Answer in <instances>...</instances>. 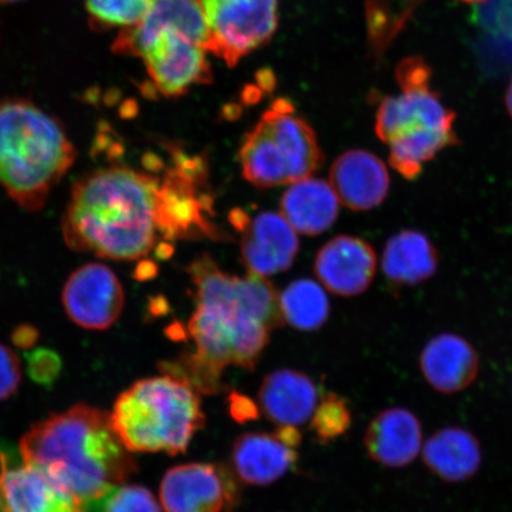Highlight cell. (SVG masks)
I'll return each mask as SVG.
<instances>
[{
	"mask_svg": "<svg viewBox=\"0 0 512 512\" xmlns=\"http://www.w3.org/2000/svg\"><path fill=\"white\" fill-rule=\"evenodd\" d=\"M460 2H464V3H480V2H485V0H460Z\"/></svg>",
	"mask_w": 512,
	"mask_h": 512,
	"instance_id": "cell-36",
	"label": "cell"
},
{
	"mask_svg": "<svg viewBox=\"0 0 512 512\" xmlns=\"http://www.w3.org/2000/svg\"><path fill=\"white\" fill-rule=\"evenodd\" d=\"M21 383V363L14 351L0 344V401L9 399Z\"/></svg>",
	"mask_w": 512,
	"mask_h": 512,
	"instance_id": "cell-29",
	"label": "cell"
},
{
	"mask_svg": "<svg viewBox=\"0 0 512 512\" xmlns=\"http://www.w3.org/2000/svg\"><path fill=\"white\" fill-rule=\"evenodd\" d=\"M229 412L240 424L258 419V407H256L255 402L239 393L230 394Z\"/></svg>",
	"mask_w": 512,
	"mask_h": 512,
	"instance_id": "cell-31",
	"label": "cell"
},
{
	"mask_svg": "<svg viewBox=\"0 0 512 512\" xmlns=\"http://www.w3.org/2000/svg\"><path fill=\"white\" fill-rule=\"evenodd\" d=\"M162 31H176L207 50L209 30L202 0H155L142 21L119 31L112 49L118 55L138 56L144 44Z\"/></svg>",
	"mask_w": 512,
	"mask_h": 512,
	"instance_id": "cell-14",
	"label": "cell"
},
{
	"mask_svg": "<svg viewBox=\"0 0 512 512\" xmlns=\"http://www.w3.org/2000/svg\"><path fill=\"white\" fill-rule=\"evenodd\" d=\"M297 462L296 448L287 445L275 432L242 433L232 448L236 476L249 485H271L293 470Z\"/></svg>",
	"mask_w": 512,
	"mask_h": 512,
	"instance_id": "cell-21",
	"label": "cell"
},
{
	"mask_svg": "<svg viewBox=\"0 0 512 512\" xmlns=\"http://www.w3.org/2000/svg\"><path fill=\"white\" fill-rule=\"evenodd\" d=\"M204 51L176 31H162L144 44L137 57H142L152 87L166 98H176L213 78Z\"/></svg>",
	"mask_w": 512,
	"mask_h": 512,
	"instance_id": "cell-10",
	"label": "cell"
},
{
	"mask_svg": "<svg viewBox=\"0 0 512 512\" xmlns=\"http://www.w3.org/2000/svg\"><path fill=\"white\" fill-rule=\"evenodd\" d=\"M420 369L430 386L443 394L469 388L479 374V357L472 344L459 335L440 334L421 352Z\"/></svg>",
	"mask_w": 512,
	"mask_h": 512,
	"instance_id": "cell-18",
	"label": "cell"
},
{
	"mask_svg": "<svg viewBox=\"0 0 512 512\" xmlns=\"http://www.w3.org/2000/svg\"><path fill=\"white\" fill-rule=\"evenodd\" d=\"M160 181L126 166L75 182L62 220L67 246L110 260H137L156 246Z\"/></svg>",
	"mask_w": 512,
	"mask_h": 512,
	"instance_id": "cell-2",
	"label": "cell"
},
{
	"mask_svg": "<svg viewBox=\"0 0 512 512\" xmlns=\"http://www.w3.org/2000/svg\"><path fill=\"white\" fill-rule=\"evenodd\" d=\"M339 200L331 184L307 177L293 183L281 200V215L296 232L318 235L328 230L338 216Z\"/></svg>",
	"mask_w": 512,
	"mask_h": 512,
	"instance_id": "cell-22",
	"label": "cell"
},
{
	"mask_svg": "<svg viewBox=\"0 0 512 512\" xmlns=\"http://www.w3.org/2000/svg\"><path fill=\"white\" fill-rule=\"evenodd\" d=\"M284 322L300 331H315L325 324L330 303L323 287L309 279L294 281L280 294Z\"/></svg>",
	"mask_w": 512,
	"mask_h": 512,
	"instance_id": "cell-25",
	"label": "cell"
},
{
	"mask_svg": "<svg viewBox=\"0 0 512 512\" xmlns=\"http://www.w3.org/2000/svg\"><path fill=\"white\" fill-rule=\"evenodd\" d=\"M142 266L143 267L138 268V272H137V278H139L140 280L149 279L152 277L153 274H155L152 272V270H153V268H155V266H153L151 264V262H144V264Z\"/></svg>",
	"mask_w": 512,
	"mask_h": 512,
	"instance_id": "cell-33",
	"label": "cell"
},
{
	"mask_svg": "<svg viewBox=\"0 0 512 512\" xmlns=\"http://www.w3.org/2000/svg\"><path fill=\"white\" fill-rule=\"evenodd\" d=\"M175 165L160 181L157 200V227L166 240L217 238L211 223V198L201 188L207 170L198 157H189L174 151Z\"/></svg>",
	"mask_w": 512,
	"mask_h": 512,
	"instance_id": "cell-8",
	"label": "cell"
},
{
	"mask_svg": "<svg viewBox=\"0 0 512 512\" xmlns=\"http://www.w3.org/2000/svg\"><path fill=\"white\" fill-rule=\"evenodd\" d=\"M17 2H21V0H0V4H12Z\"/></svg>",
	"mask_w": 512,
	"mask_h": 512,
	"instance_id": "cell-35",
	"label": "cell"
},
{
	"mask_svg": "<svg viewBox=\"0 0 512 512\" xmlns=\"http://www.w3.org/2000/svg\"><path fill=\"white\" fill-rule=\"evenodd\" d=\"M330 184L345 207L367 211L386 200L390 176L387 166L374 153L352 150L343 153L332 165Z\"/></svg>",
	"mask_w": 512,
	"mask_h": 512,
	"instance_id": "cell-17",
	"label": "cell"
},
{
	"mask_svg": "<svg viewBox=\"0 0 512 512\" xmlns=\"http://www.w3.org/2000/svg\"><path fill=\"white\" fill-rule=\"evenodd\" d=\"M207 50L229 67L265 44L278 25V0H202Z\"/></svg>",
	"mask_w": 512,
	"mask_h": 512,
	"instance_id": "cell-9",
	"label": "cell"
},
{
	"mask_svg": "<svg viewBox=\"0 0 512 512\" xmlns=\"http://www.w3.org/2000/svg\"><path fill=\"white\" fill-rule=\"evenodd\" d=\"M100 512H162L155 495L140 485H120L104 501Z\"/></svg>",
	"mask_w": 512,
	"mask_h": 512,
	"instance_id": "cell-28",
	"label": "cell"
},
{
	"mask_svg": "<svg viewBox=\"0 0 512 512\" xmlns=\"http://www.w3.org/2000/svg\"><path fill=\"white\" fill-rule=\"evenodd\" d=\"M111 419L128 451L172 457L187 452L206 424L197 390L169 374L133 383L115 401Z\"/></svg>",
	"mask_w": 512,
	"mask_h": 512,
	"instance_id": "cell-5",
	"label": "cell"
},
{
	"mask_svg": "<svg viewBox=\"0 0 512 512\" xmlns=\"http://www.w3.org/2000/svg\"><path fill=\"white\" fill-rule=\"evenodd\" d=\"M241 255L249 273L270 277L288 270L296 259V230L281 213H261L242 227Z\"/></svg>",
	"mask_w": 512,
	"mask_h": 512,
	"instance_id": "cell-16",
	"label": "cell"
},
{
	"mask_svg": "<svg viewBox=\"0 0 512 512\" xmlns=\"http://www.w3.org/2000/svg\"><path fill=\"white\" fill-rule=\"evenodd\" d=\"M352 424L351 408L347 400L336 393L320 398L311 418V430L320 444H329L349 431Z\"/></svg>",
	"mask_w": 512,
	"mask_h": 512,
	"instance_id": "cell-27",
	"label": "cell"
},
{
	"mask_svg": "<svg viewBox=\"0 0 512 512\" xmlns=\"http://www.w3.org/2000/svg\"><path fill=\"white\" fill-rule=\"evenodd\" d=\"M505 107H507V111L512 119V78L509 82L507 93H505Z\"/></svg>",
	"mask_w": 512,
	"mask_h": 512,
	"instance_id": "cell-34",
	"label": "cell"
},
{
	"mask_svg": "<svg viewBox=\"0 0 512 512\" xmlns=\"http://www.w3.org/2000/svg\"><path fill=\"white\" fill-rule=\"evenodd\" d=\"M242 174L258 188L293 184L311 177L323 156L315 131L279 99L248 132L240 150Z\"/></svg>",
	"mask_w": 512,
	"mask_h": 512,
	"instance_id": "cell-7",
	"label": "cell"
},
{
	"mask_svg": "<svg viewBox=\"0 0 512 512\" xmlns=\"http://www.w3.org/2000/svg\"><path fill=\"white\" fill-rule=\"evenodd\" d=\"M159 494L165 512H222L233 503L236 486L221 465L189 463L165 473Z\"/></svg>",
	"mask_w": 512,
	"mask_h": 512,
	"instance_id": "cell-13",
	"label": "cell"
},
{
	"mask_svg": "<svg viewBox=\"0 0 512 512\" xmlns=\"http://www.w3.org/2000/svg\"><path fill=\"white\" fill-rule=\"evenodd\" d=\"M482 458L478 439L462 427H446L435 432L422 448V459L428 469L450 483L475 476Z\"/></svg>",
	"mask_w": 512,
	"mask_h": 512,
	"instance_id": "cell-23",
	"label": "cell"
},
{
	"mask_svg": "<svg viewBox=\"0 0 512 512\" xmlns=\"http://www.w3.org/2000/svg\"><path fill=\"white\" fill-rule=\"evenodd\" d=\"M319 392L302 371L280 369L268 374L259 389V405L266 418L278 426L298 427L311 420Z\"/></svg>",
	"mask_w": 512,
	"mask_h": 512,
	"instance_id": "cell-20",
	"label": "cell"
},
{
	"mask_svg": "<svg viewBox=\"0 0 512 512\" xmlns=\"http://www.w3.org/2000/svg\"><path fill=\"white\" fill-rule=\"evenodd\" d=\"M19 452L23 462L91 504L104 501L137 470L111 414L86 405L37 422L24 434Z\"/></svg>",
	"mask_w": 512,
	"mask_h": 512,
	"instance_id": "cell-3",
	"label": "cell"
},
{
	"mask_svg": "<svg viewBox=\"0 0 512 512\" xmlns=\"http://www.w3.org/2000/svg\"><path fill=\"white\" fill-rule=\"evenodd\" d=\"M155 0H86L89 25L94 30L128 29L145 17Z\"/></svg>",
	"mask_w": 512,
	"mask_h": 512,
	"instance_id": "cell-26",
	"label": "cell"
},
{
	"mask_svg": "<svg viewBox=\"0 0 512 512\" xmlns=\"http://www.w3.org/2000/svg\"><path fill=\"white\" fill-rule=\"evenodd\" d=\"M75 158L59 119L28 100L0 104V185L19 207L42 209Z\"/></svg>",
	"mask_w": 512,
	"mask_h": 512,
	"instance_id": "cell-4",
	"label": "cell"
},
{
	"mask_svg": "<svg viewBox=\"0 0 512 512\" xmlns=\"http://www.w3.org/2000/svg\"><path fill=\"white\" fill-rule=\"evenodd\" d=\"M439 255L433 242L419 230H402L387 242L382 255V270L390 283L416 286L438 271Z\"/></svg>",
	"mask_w": 512,
	"mask_h": 512,
	"instance_id": "cell-24",
	"label": "cell"
},
{
	"mask_svg": "<svg viewBox=\"0 0 512 512\" xmlns=\"http://www.w3.org/2000/svg\"><path fill=\"white\" fill-rule=\"evenodd\" d=\"M196 310L188 324L195 350L177 361L163 362V373L188 382L198 393L215 394L230 366L253 370L283 325L280 294L265 277L240 278L220 270L209 255L189 267Z\"/></svg>",
	"mask_w": 512,
	"mask_h": 512,
	"instance_id": "cell-1",
	"label": "cell"
},
{
	"mask_svg": "<svg viewBox=\"0 0 512 512\" xmlns=\"http://www.w3.org/2000/svg\"><path fill=\"white\" fill-rule=\"evenodd\" d=\"M67 316L87 330H106L119 319L125 304L117 275L102 264H87L70 274L63 287Z\"/></svg>",
	"mask_w": 512,
	"mask_h": 512,
	"instance_id": "cell-11",
	"label": "cell"
},
{
	"mask_svg": "<svg viewBox=\"0 0 512 512\" xmlns=\"http://www.w3.org/2000/svg\"><path fill=\"white\" fill-rule=\"evenodd\" d=\"M400 88L399 95L381 101L375 132L389 147L392 168L414 181L441 151L459 144L456 113L433 91L431 81Z\"/></svg>",
	"mask_w": 512,
	"mask_h": 512,
	"instance_id": "cell-6",
	"label": "cell"
},
{
	"mask_svg": "<svg viewBox=\"0 0 512 512\" xmlns=\"http://www.w3.org/2000/svg\"><path fill=\"white\" fill-rule=\"evenodd\" d=\"M0 512H100L38 467L0 459Z\"/></svg>",
	"mask_w": 512,
	"mask_h": 512,
	"instance_id": "cell-12",
	"label": "cell"
},
{
	"mask_svg": "<svg viewBox=\"0 0 512 512\" xmlns=\"http://www.w3.org/2000/svg\"><path fill=\"white\" fill-rule=\"evenodd\" d=\"M364 445L375 463L401 469L412 464L422 447V425L406 408H389L370 422Z\"/></svg>",
	"mask_w": 512,
	"mask_h": 512,
	"instance_id": "cell-19",
	"label": "cell"
},
{
	"mask_svg": "<svg viewBox=\"0 0 512 512\" xmlns=\"http://www.w3.org/2000/svg\"><path fill=\"white\" fill-rule=\"evenodd\" d=\"M37 330L31 328V326L24 325L15 332L14 338L18 347L27 348L30 347L37 339Z\"/></svg>",
	"mask_w": 512,
	"mask_h": 512,
	"instance_id": "cell-32",
	"label": "cell"
},
{
	"mask_svg": "<svg viewBox=\"0 0 512 512\" xmlns=\"http://www.w3.org/2000/svg\"><path fill=\"white\" fill-rule=\"evenodd\" d=\"M59 364V358L53 352L40 350L31 356V374L40 382L53 381L59 373Z\"/></svg>",
	"mask_w": 512,
	"mask_h": 512,
	"instance_id": "cell-30",
	"label": "cell"
},
{
	"mask_svg": "<svg viewBox=\"0 0 512 512\" xmlns=\"http://www.w3.org/2000/svg\"><path fill=\"white\" fill-rule=\"evenodd\" d=\"M374 248L354 236H337L320 249L315 273L326 290L342 297H354L368 290L375 278Z\"/></svg>",
	"mask_w": 512,
	"mask_h": 512,
	"instance_id": "cell-15",
	"label": "cell"
}]
</instances>
